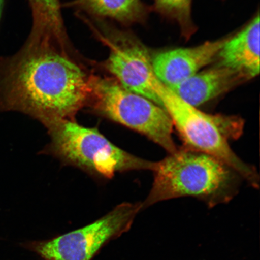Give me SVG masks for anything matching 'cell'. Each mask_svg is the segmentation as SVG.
I'll return each instance as SVG.
<instances>
[{"instance_id":"cell-1","label":"cell","mask_w":260,"mask_h":260,"mask_svg":"<svg viewBox=\"0 0 260 260\" xmlns=\"http://www.w3.org/2000/svg\"><path fill=\"white\" fill-rule=\"evenodd\" d=\"M72 56L54 45L27 42L13 56H0V107L46 126L73 120L88 103L90 74Z\"/></svg>"},{"instance_id":"cell-2","label":"cell","mask_w":260,"mask_h":260,"mask_svg":"<svg viewBox=\"0 0 260 260\" xmlns=\"http://www.w3.org/2000/svg\"><path fill=\"white\" fill-rule=\"evenodd\" d=\"M154 181L143 209L161 201L192 197L211 206L226 203L236 191V172L212 156L178 149L155 162Z\"/></svg>"},{"instance_id":"cell-3","label":"cell","mask_w":260,"mask_h":260,"mask_svg":"<svg viewBox=\"0 0 260 260\" xmlns=\"http://www.w3.org/2000/svg\"><path fill=\"white\" fill-rule=\"evenodd\" d=\"M87 106L99 115L135 130L160 146L169 154L178 149L174 125L164 107L122 87L110 77L90 74Z\"/></svg>"},{"instance_id":"cell-4","label":"cell","mask_w":260,"mask_h":260,"mask_svg":"<svg viewBox=\"0 0 260 260\" xmlns=\"http://www.w3.org/2000/svg\"><path fill=\"white\" fill-rule=\"evenodd\" d=\"M47 127L51 153L90 173L109 178L116 172L154 170L155 162L117 147L96 128L85 127L68 119L52 123Z\"/></svg>"},{"instance_id":"cell-5","label":"cell","mask_w":260,"mask_h":260,"mask_svg":"<svg viewBox=\"0 0 260 260\" xmlns=\"http://www.w3.org/2000/svg\"><path fill=\"white\" fill-rule=\"evenodd\" d=\"M155 90L187 149L218 159L245 179L252 187H259L258 172L230 147L220 128L219 115H209L188 105L160 81Z\"/></svg>"},{"instance_id":"cell-6","label":"cell","mask_w":260,"mask_h":260,"mask_svg":"<svg viewBox=\"0 0 260 260\" xmlns=\"http://www.w3.org/2000/svg\"><path fill=\"white\" fill-rule=\"evenodd\" d=\"M85 19L98 40L108 48V58L102 66L126 89L144 96L162 106L156 93L160 82L154 72L148 49L135 36L120 30L102 19Z\"/></svg>"},{"instance_id":"cell-7","label":"cell","mask_w":260,"mask_h":260,"mask_svg":"<svg viewBox=\"0 0 260 260\" xmlns=\"http://www.w3.org/2000/svg\"><path fill=\"white\" fill-rule=\"evenodd\" d=\"M142 209V203H122L89 225L26 246L44 260H91L106 244L127 232Z\"/></svg>"},{"instance_id":"cell-8","label":"cell","mask_w":260,"mask_h":260,"mask_svg":"<svg viewBox=\"0 0 260 260\" xmlns=\"http://www.w3.org/2000/svg\"><path fill=\"white\" fill-rule=\"evenodd\" d=\"M227 38L192 48H178L162 52L152 58L155 76L168 88H172L194 76L216 59Z\"/></svg>"},{"instance_id":"cell-9","label":"cell","mask_w":260,"mask_h":260,"mask_svg":"<svg viewBox=\"0 0 260 260\" xmlns=\"http://www.w3.org/2000/svg\"><path fill=\"white\" fill-rule=\"evenodd\" d=\"M259 15L232 38H227L216 59L217 64L229 68L246 80L259 73Z\"/></svg>"},{"instance_id":"cell-10","label":"cell","mask_w":260,"mask_h":260,"mask_svg":"<svg viewBox=\"0 0 260 260\" xmlns=\"http://www.w3.org/2000/svg\"><path fill=\"white\" fill-rule=\"evenodd\" d=\"M246 80L236 71L216 64L169 89L184 102L197 108Z\"/></svg>"},{"instance_id":"cell-11","label":"cell","mask_w":260,"mask_h":260,"mask_svg":"<svg viewBox=\"0 0 260 260\" xmlns=\"http://www.w3.org/2000/svg\"><path fill=\"white\" fill-rule=\"evenodd\" d=\"M32 11V27L28 41L50 44L69 50L60 11V0H28Z\"/></svg>"},{"instance_id":"cell-12","label":"cell","mask_w":260,"mask_h":260,"mask_svg":"<svg viewBox=\"0 0 260 260\" xmlns=\"http://www.w3.org/2000/svg\"><path fill=\"white\" fill-rule=\"evenodd\" d=\"M98 19L110 18L123 25L143 23L148 9L142 0H74L67 3Z\"/></svg>"},{"instance_id":"cell-13","label":"cell","mask_w":260,"mask_h":260,"mask_svg":"<svg viewBox=\"0 0 260 260\" xmlns=\"http://www.w3.org/2000/svg\"><path fill=\"white\" fill-rule=\"evenodd\" d=\"M191 0H154L156 11L176 22L186 39L197 30L191 18Z\"/></svg>"},{"instance_id":"cell-14","label":"cell","mask_w":260,"mask_h":260,"mask_svg":"<svg viewBox=\"0 0 260 260\" xmlns=\"http://www.w3.org/2000/svg\"><path fill=\"white\" fill-rule=\"evenodd\" d=\"M3 3H4V0H0V19H1L3 11Z\"/></svg>"}]
</instances>
